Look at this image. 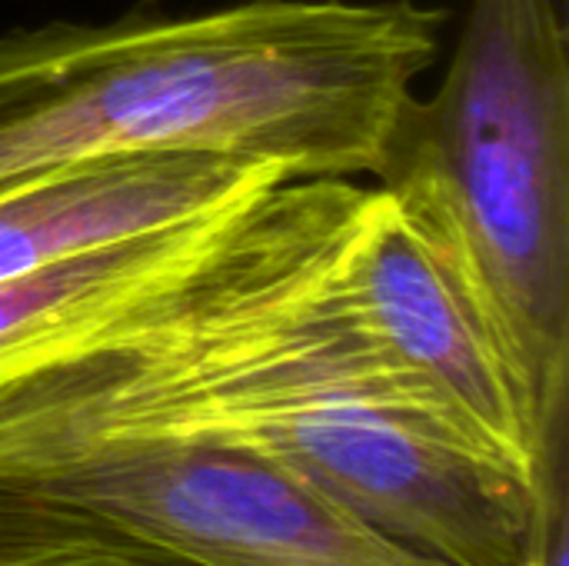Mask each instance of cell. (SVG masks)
<instances>
[{
    "instance_id": "cell-1",
    "label": "cell",
    "mask_w": 569,
    "mask_h": 566,
    "mask_svg": "<svg viewBox=\"0 0 569 566\" xmlns=\"http://www.w3.org/2000/svg\"><path fill=\"white\" fill-rule=\"evenodd\" d=\"M367 187H270L183 307L0 390V440L163 437L253 454L453 566H533L540 484L347 310Z\"/></svg>"
},
{
    "instance_id": "cell-2",
    "label": "cell",
    "mask_w": 569,
    "mask_h": 566,
    "mask_svg": "<svg viewBox=\"0 0 569 566\" xmlns=\"http://www.w3.org/2000/svg\"><path fill=\"white\" fill-rule=\"evenodd\" d=\"M443 23L413 0H247L0 33V190L147 153L377 177Z\"/></svg>"
},
{
    "instance_id": "cell-3",
    "label": "cell",
    "mask_w": 569,
    "mask_h": 566,
    "mask_svg": "<svg viewBox=\"0 0 569 566\" xmlns=\"http://www.w3.org/2000/svg\"><path fill=\"white\" fill-rule=\"evenodd\" d=\"M430 187L550 424L569 394V50L560 0H470L430 100L410 97L377 177Z\"/></svg>"
},
{
    "instance_id": "cell-4",
    "label": "cell",
    "mask_w": 569,
    "mask_h": 566,
    "mask_svg": "<svg viewBox=\"0 0 569 566\" xmlns=\"http://www.w3.org/2000/svg\"><path fill=\"white\" fill-rule=\"evenodd\" d=\"M0 497L97 527L150 566H453L220 444L0 440Z\"/></svg>"
},
{
    "instance_id": "cell-5",
    "label": "cell",
    "mask_w": 569,
    "mask_h": 566,
    "mask_svg": "<svg viewBox=\"0 0 569 566\" xmlns=\"http://www.w3.org/2000/svg\"><path fill=\"white\" fill-rule=\"evenodd\" d=\"M333 284L360 327L430 384L507 464L543 477L550 424L443 203L413 177L367 187Z\"/></svg>"
},
{
    "instance_id": "cell-6",
    "label": "cell",
    "mask_w": 569,
    "mask_h": 566,
    "mask_svg": "<svg viewBox=\"0 0 569 566\" xmlns=\"http://www.w3.org/2000/svg\"><path fill=\"white\" fill-rule=\"evenodd\" d=\"M257 197L0 284V390L190 304L233 250Z\"/></svg>"
},
{
    "instance_id": "cell-7",
    "label": "cell",
    "mask_w": 569,
    "mask_h": 566,
    "mask_svg": "<svg viewBox=\"0 0 569 566\" xmlns=\"http://www.w3.org/2000/svg\"><path fill=\"white\" fill-rule=\"evenodd\" d=\"M287 180L280 167L213 153H147L47 170L0 190V284Z\"/></svg>"
},
{
    "instance_id": "cell-8",
    "label": "cell",
    "mask_w": 569,
    "mask_h": 566,
    "mask_svg": "<svg viewBox=\"0 0 569 566\" xmlns=\"http://www.w3.org/2000/svg\"><path fill=\"white\" fill-rule=\"evenodd\" d=\"M533 566H569V510H567V444H557L543 460L540 510Z\"/></svg>"
}]
</instances>
